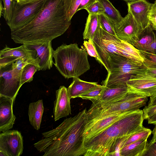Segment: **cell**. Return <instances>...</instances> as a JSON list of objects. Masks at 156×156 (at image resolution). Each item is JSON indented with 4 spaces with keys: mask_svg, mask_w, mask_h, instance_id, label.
<instances>
[{
    "mask_svg": "<svg viewBox=\"0 0 156 156\" xmlns=\"http://www.w3.org/2000/svg\"><path fill=\"white\" fill-rule=\"evenodd\" d=\"M86 108L75 116L64 120L55 128L42 133V138L34 144L44 156H84L86 150L83 135L85 125Z\"/></svg>",
    "mask_w": 156,
    "mask_h": 156,
    "instance_id": "6da1fadb",
    "label": "cell"
},
{
    "mask_svg": "<svg viewBox=\"0 0 156 156\" xmlns=\"http://www.w3.org/2000/svg\"><path fill=\"white\" fill-rule=\"evenodd\" d=\"M71 20L67 17L64 0H46L43 8L30 23L11 31L16 43L52 41L68 29Z\"/></svg>",
    "mask_w": 156,
    "mask_h": 156,
    "instance_id": "7a4b0ae2",
    "label": "cell"
},
{
    "mask_svg": "<svg viewBox=\"0 0 156 156\" xmlns=\"http://www.w3.org/2000/svg\"><path fill=\"white\" fill-rule=\"evenodd\" d=\"M144 119L143 110L129 111L101 133L85 140L84 156L118 155L119 146L143 126Z\"/></svg>",
    "mask_w": 156,
    "mask_h": 156,
    "instance_id": "3957f363",
    "label": "cell"
},
{
    "mask_svg": "<svg viewBox=\"0 0 156 156\" xmlns=\"http://www.w3.org/2000/svg\"><path fill=\"white\" fill-rule=\"evenodd\" d=\"M88 54L76 43L63 44L54 51V64L65 78L78 77L90 69Z\"/></svg>",
    "mask_w": 156,
    "mask_h": 156,
    "instance_id": "277c9868",
    "label": "cell"
},
{
    "mask_svg": "<svg viewBox=\"0 0 156 156\" xmlns=\"http://www.w3.org/2000/svg\"><path fill=\"white\" fill-rule=\"evenodd\" d=\"M147 97L129 92L118 101L101 105H91L87 111L86 123L116 113L138 110L146 105Z\"/></svg>",
    "mask_w": 156,
    "mask_h": 156,
    "instance_id": "5b68a950",
    "label": "cell"
},
{
    "mask_svg": "<svg viewBox=\"0 0 156 156\" xmlns=\"http://www.w3.org/2000/svg\"><path fill=\"white\" fill-rule=\"evenodd\" d=\"M109 61L110 73L101 83L107 87L126 84L131 75L146 67L143 63L117 54H110Z\"/></svg>",
    "mask_w": 156,
    "mask_h": 156,
    "instance_id": "8992f818",
    "label": "cell"
},
{
    "mask_svg": "<svg viewBox=\"0 0 156 156\" xmlns=\"http://www.w3.org/2000/svg\"><path fill=\"white\" fill-rule=\"evenodd\" d=\"M45 1L23 4L16 2L10 20L6 22L11 30L21 27L33 21L43 8Z\"/></svg>",
    "mask_w": 156,
    "mask_h": 156,
    "instance_id": "52a82bcc",
    "label": "cell"
},
{
    "mask_svg": "<svg viewBox=\"0 0 156 156\" xmlns=\"http://www.w3.org/2000/svg\"><path fill=\"white\" fill-rule=\"evenodd\" d=\"M120 39L117 37L107 32L100 26L93 39L98 53L104 62L108 74L110 72L109 55H120L118 44Z\"/></svg>",
    "mask_w": 156,
    "mask_h": 156,
    "instance_id": "ba28073f",
    "label": "cell"
},
{
    "mask_svg": "<svg viewBox=\"0 0 156 156\" xmlns=\"http://www.w3.org/2000/svg\"><path fill=\"white\" fill-rule=\"evenodd\" d=\"M12 63L0 67V96L9 98L14 102L22 86L21 73Z\"/></svg>",
    "mask_w": 156,
    "mask_h": 156,
    "instance_id": "9c48e42d",
    "label": "cell"
},
{
    "mask_svg": "<svg viewBox=\"0 0 156 156\" xmlns=\"http://www.w3.org/2000/svg\"><path fill=\"white\" fill-rule=\"evenodd\" d=\"M28 49L32 58L38 71L50 69L54 63L53 61L54 50L51 41L28 42L23 44Z\"/></svg>",
    "mask_w": 156,
    "mask_h": 156,
    "instance_id": "30bf717a",
    "label": "cell"
},
{
    "mask_svg": "<svg viewBox=\"0 0 156 156\" xmlns=\"http://www.w3.org/2000/svg\"><path fill=\"white\" fill-rule=\"evenodd\" d=\"M23 149V139L17 130H8L0 134V156H20Z\"/></svg>",
    "mask_w": 156,
    "mask_h": 156,
    "instance_id": "8fae6325",
    "label": "cell"
},
{
    "mask_svg": "<svg viewBox=\"0 0 156 156\" xmlns=\"http://www.w3.org/2000/svg\"><path fill=\"white\" fill-rule=\"evenodd\" d=\"M114 27L118 38L133 46L143 30L129 12L119 23L114 25Z\"/></svg>",
    "mask_w": 156,
    "mask_h": 156,
    "instance_id": "7c38bea8",
    "label": "cell"
},
{
    "mask_svg": "<svg viewBox=\"0 0 156 156\" xmlns=\"http://www.w3.org/2000/svg\"><path fill=\"white\" fill-rule=\"evenodd\" d=\"M126 84L129 92L147 97L156 95V78L132 75Z\"/></svg>",
    "mask_w": 156,
    "mask_h": 156,
    "instance_id": "4fadbf2b",
    "label": "cell"
},
{
    "mask_svg": "<svg viewBox=\"0 0 156 156\" xmlns=\"http://www.w3.org/2000/svg\"><path fill=\"white\" fill-rule=\"evenodd\" d=\"M152 4L146 0L127 3L128 12L132 15L142 30L150 23L149 15Z\"/></svg>",
    "mask_w": 156,
    "mask_h": 156,
    "instance_id": "5bb4252c",
    "label": "cell"
},
{
    "mask_svg": "<svg viewBox=\"0 0 156 156\" xmlns=\"http://www.w3.org/2000/svg\"><path fill=\"white\" fill-rule=\"evenodd\" d=\"M20 58L28 61L36 65L30 51L24 44L15 48H9L6 45L0 51V67L12 63Z\"/></svg>",
    "mask_w": 156,
    "mask_h": 156,
    "instance_id": "9a60e30c",
    "label": "cell"
},
{
    "mask_svg": "<svg viewBox=\"0 0 156 156\" xmlns=\"http://www.w3.org/2000/svg\"><path fill=\"white\" fill-rule=\"evenodd\" d=\"M55 96L53 113L55 121H56L71 114V99L68 94L67 88L64 86H60L56 91Z\"/></svg>",
    "mask_w": 156,
    "mask_h": 156,
    "instance_id": "2e32d148",
    "label": "cell"
},
{
    "mask_svg": "<svg viewBox=\"0 0 156 156\" xmlns=\"http://www.w3.org/2000/svg\"><path fill=\"white\" fill-rule=\"evenodd\" d=\"M14 102L12 99L0 96V132H4L12 128L16 119L13 112Z\"/></svg>",
    "mask_w": 156,
    "mask_h": 156,
    "instance_id": "e0dca14e",
    "label": "cell"
},
{
    "mask_svg": "<svg viewBox=\"0 0 156 156\" xmlns=\"http://www.w3.org/2000/svg\"><path fill=\"white\" fill-rule=\"evenodd\" d=\"M129 92L126 84L115 87H106L102 95L98 99L91 101L92 102L91 105H101L118 101Z\"/></svg>",
    "mask_w": 156,
    "mask_h": 156,
    "instance_id": "ac0fdd59",
    "label": "cell"
},
{
    "mask_svg": "<svg viewBox=\"0 0 156 156\" xmlns=\"http://www.w3.org/2000/svg\"><path fill=\"white\" fill-rule=\"evenodd\" d=\"M96 82H89L83 80L78 77L73 78V81L67 88L68 94L70 99L79 96L98 86Z\"/></svg>",
    "mask_w": 156,
    "mask_h": 156,
    "instance_id": "d6986e66",
    "label": "cell"
},
{
    "mask_svg": "<svg viewBox=\"0 0 156 156\" xmlns=\"http://www.w3.org/2000/svg\"><path fill=\"white\" fill-rule=\"evenodd\" d=\"M44 110L42 100L29 104L28 111L29 120L31 125L37 130L40 128Z\"/></svg>",
    "mask_w": 156,
    "mask_h": 156,
    "instance_id": "ffe728a7",
    "label": "cell"
},
{
    "mask_svg": "<svg viewBox=\"0 0 156 156\" xmlns=\"http://www.w3.org/2000/svg\"><path fill=\"white\" fill-rule=\"evenodd\" d=\"M118 46L120 55L134 61L143 63L144 59L139 50L134 46L126 41L120 40Z\"/></svg>",
    "mask_w": 156,
    "mask_h": 156,
    "instance_id": "44dd1931",
    "label": "cell"
},
{
    "mask_svg": "<svg viewBox=\"0 0 156 156\" xmlns=\"http://www.w3.org/2000/svg\"><path fill=\"white\" fill-rule=\"evenodd\" d=\"M147 139H141L123 147L120 150V156H141L146 147Z\"/></svg>",
    "mask_w": 156,
    "mask_h": 156,
    "instance_id": "7402d4cb",
    "label": "cell"
},
{
    "mask_svg": "<svg viewBox=\"0 0 156 156\" xmlns=\"http://www.w3.org/2000/svg\"><path fill=\"white\" fill-rule=\"evenodd\" d=\"M99 26L98 14H89L83 33V39L93 40Z\"/></svg>",
    "mask_w": 156,
    "mask_h": 156,
    "instance_id": "603a6c76",
    "label": "cell"
},
{
    "mask_svg": "<svg viewBox=\"0 0 156 156\" xmlns=\"http://www.w3.org/2000/svg\"><path fill=\"white\" fill-rule=\"evenodd\" d=\"M154 30L150 23L142 31L133 46L140 50L143 47L151 43L156 37Z\"/></svg>",
    "mask_w": 156,
    "mask_h": 156,
    "instance_id": "cb8c5ba5",
    "label": "cell"
},
{
    "mask_svg": "<svg viewBox=\"0 0 156 156\" xmlns=\"http://www.w3.org/2000/svg\"><path fill=\"white\" fill-rule=\"evenodd\" d=\"M102 4L104 9L103 14L109 19L114 25L119 23L123 17L119 12L113 5L109 0H98Z\"/></svg>",
    "mask_w": 156,
    "mask_h": 156,
    "instance_id": "d4e9b609",
    "label": "cell"
},
{
    "mask_svg": "<svg viewBox=\"0 0 156 156\" xmlns=\"http://www.w3.org/2000/svg\"><path fill=\"white\" fill-rule=\"evenodd\" d=\"M38 71V67L31 64H26L23 68L21 73V82L22 85L25 83L30 82L33 79V76L35 73Z\"/></svg>",
    "mask_w": 156,
    "mask_h": 156,
    "instance_id": "484cf974",
    "label": "cell"
},
{
    "mask_svg": "<svg viewBox=\"0 0 156 156\" xmlns=\"http://www.w3.org/2000/svg\"><path fill=\"white\" fill-rule=\"evenodd\" d=\"M151 132L152 131L150 129L143 126L140 129L132 134L126 140L122 148L140 140L147 139Z\"/></svg>",
    "mask_w": 156,
    "mask_h": 156,
    "instance_id": "4316f807",
    "label": "cell"
},
{
    "mask_svg": "<svg viewBox=\"0 0 156 156\" xmlns=\"http://www.w3.org/2000/svg\"><path fill=\"white\" fill-rule=\"evenodd\" d=\"M105 87L99 84L87 92L80 95L78 98L91 101L98 99L102 95Z\"/></svg>",
    "mask_w": 156,
    "mask_h": 156,
    "instance_id": "83f0119b",
    "label": "cell"
},
{
    "mask_svg": "<svg viewBox=\"0 0 156 156\" xmlns=\"http://www.w3.org/2000/svg\"><path fill=\"white\" fill-rule=\"evenodd\" d=\"M82 0H64L66 16L69 20L76 12Z\"/></svg>",
    "mask_w": 156,
    "mask_h": 156,
    "instance_id": "f1b7e54d",
    "label": "cell"
},
{
    "mask_svg": "<svg viewBox=\"0 0 156 156\" xmlns=\"http://www.w3.org/2000/svg\"><path fill=\"white\" fill-rule=\"evenodd\" d=\"M98 16L100 26L109 34L117 37L112 22L103 13L98 14Z\"/></svg>",
    "mask_w": 156,
    "mask_h": 156,
    "instance_id": "f546056e",
    "label": "cell"
},
{
    "mask_svg": "<svg viewBox=\"0 0 156 156\" xmlns=\"http://www.w3.org/2000/svg\"><path fill=\"white\" fill-rule=\"evenodd\" d=\"M83 45L86 48L88 54L91 57H94L97 61L105 68V65L99 56L92 39L84 41Z\"/></svg>",
    "mask_w": 156,
    "mask_h": 156,
    "instance_id": "4dcf8cb0",
    "label": "cell"
},
{
    "mask_svg": "<svg viewBox=\"0 0 156 156\" xmlns=\"http://www.w3.org/2000/svg\"><path fill=\"white\" fill-rule=\"evenodd\" d=\"M3 2L4 9L2 13L6 22L10 20L16 5V0H1Z\"/></svg>",
    "mask_w": 156,
    "mask_h": 156,
    "instance_id": "1f68e13d",
    "label": "cell"
},
{
    "mask_svg": "<svg viewBox=\"0 0 156 156\" xmlns=\"http://www.w3.org/2000/svg\"><path fill=\"white\" fill-rule=\"evenodd\" d=\"M144 59L143 64L146 67L156 68V54L140 50Z\"/></svg>",
    "mask_w": 156,
    "mask_h": 156,
    "instance_id": "d6a6232c",
    "label": "cell"
},
{
    "mask_svg": "<svg viewBox=\"0 0 156 156\" xmlns=\"http://www.w3.org/2000/svg\"><path fill=\"white\" fill-rule=\"evenodd\" d=\"M89 14H100L104 12V8L98 0L85 9Z\"/></svg>",
    "mask_w": 156,
    "mask_h": 156,
    "instance_id": "836d02e7",
    "label": "cell"
},
{
    "mask_svg": "<svg viewBox=\"0 0 156 156\" xmlns=\"http://www.w3.org/2000/svg\"><path fill=\"white\" fill-rule=\"evenodd\" d=\"M133 75L156 78V68L145 67L140 69L136 73Z\"/></svg>",
    "mask_w": 156,
    "mask_h": 156,
    "instance_id": "e575fe53",
    "label": "cell"
},
{
    "mask_svg": "<svg viewBox=\"0 0 156 156\" xmlns=\"http://www.w3.org/2000/svg\"><path fill=\"white\" fill-rule=\"evenodd\" d=\"M141 156H156V142H147Z\"/></svg>",
    "mask_w": 156,
    "mask_h": 156,
    "instance_id": "d590c367",
    "label": "cell"
},
{
    "mask_svg": "<svg viewBox=\"0 0 156 156\" xmlns=\"http://www.w3.org/2000/svg\"><path fill=\"white\" fill-rule=\"evenodd\" d=\"M149 19L152 27L156 26V1L152 4L149 15Z\"/></svg>",
    "mask_w": 156,
    "mask_h": 156,
    "instance_id": "8d00e7d4",
    "label": "cell"
},
{
    "mask_svg": "<svg viewBox=\"0 0 156 156\" xmlns=\"http://www.w3.org/2000/svg\"><path fill=\"white\" fill-rule=\"evenodd\" d=\"M155 39L153 42L150 44L146 46L140 50L156 54V34Z\"/></svg>",
    "mask_w": 156,
    "mask_h": 156,
    "instance_id": "74e56055",
    "label": "cell"
},
{
    "mask_svg": "<svg viewBox=\"0 0 156 156\" xmlns=\"http://www.w3.org/2000/svg\"><path fill=\"white\" fill-rule=\"evenodd\" d=\"M144 119H147L155 113H156V105L146 107L143 109Z\"/></svg>",
    "mask_w": 156,
    "mask_h": 156,
    "instance_id": "f35d334b",
    "label": "cell"
},
{
    "mask_svg": "<svg viewBox=\"0 0 156 156\" xmlns=\"http://www.w3.org/2000/svg\"><path fill=\"white\" fill-rule=\"evenodd\" d=\"M97 1L98 0H82L76 12L83 9H85Z\"/></svg>",
    "mask_w": 156,
    "mask_h": 156,
    "instance_id": "ab89813d",
    "label": "cell"
},
{
    "mask_svg": "<svg viewBox=\"0 0 156 156\" xmlns=\"http://www.w3.org/2000/svg\"><path fill=\"white\" fill-rule=\"evenodd\" d=\"M156 105V95L150 97L148 105L145 107H149Z\"/></svg>",
    "mask_w": 156,
    "mask_h": 156,
    "instance_id": "60d3db41",
    "label": "cell"
},
{
    "mask_svg": "<svg viewBox=\"0 0 156 156\" xmlns=\"http://www.w3.org/2000/svg\"><path fill=\"white\" fill-rule=\"evenodd\" d=\"M147 119L148 124L156 125V113L148 118Z\"/></svg>",
    "mask_w": 156,
    "mask_h": 156,
    "instance_id": "b9f144b4",
    "label": "cell"
},
{
    "mask_svg": "<svg viewBox=\"0 0 156 156\" xmlns=\"http://www.w3.org/2000/svg\"><path fill=\"white\" fill-rule=\"evenodd\" d=\"M16 2L19 4H23L34 2L41 0H16Z\"/></svg>",
    "mask_w": 156,
    "mask_h": 156,
    "instance_id": "7bdbcfd3",
    "label": "cell"
},
{
    "mask_svg": "<svg viewBox=\"0 0 156 156\" xmlns=\"http://www.w3.org/2000/svg\"><path fill=\"white\" fill-rule=\"evenodd\" d=\"M151 134L153 135L152 139L150 141V142H156V126H155L152 131Z\"/></svg>",
    "mask_w": 156,
    "mask_h": 156,
    "instance_id": "ee69618b",
    "label": "cell"
},
{
    "mask_svg": "<svg viewBox=\"0 0 156 156\" xmlns=\"http://www.w3.org/2000/svg\"><path fill=\"white\" fill-rule=\"evenodd\" d=\"M0 16L2 15V14L4 8L3 7L2 5V0H0Z\"/></svg>",
    "mask_w": 156,
    "mask_h": 156,
    "instance_id": "f6af8a7d",
    "label": "cell"
},
{
    "mask_svg": "<svg viewBox=\"0 0 156 156\" xmlns=\"http://www.w3.org/2000/svg\"><path fill=\"white\" fill-rule=\"evenodd\" d=\"M124 1H125V2H126L127 3L130 2H133V1H137L138 0H122Z\"/></svg>",
    "mask_w": 156,
    "mask_h": 156,
    "instance_id": "bcb514c9",
    "label": "cell"
},
{
    "mask_svg": "<svg viewBox=\"0 0 156 156\" xmlns=\"http://www.w3.org/2000/svg\"><path fill=\"white\" fill-rule=\"evenodd\" d=\"M152 27L153 28V29H154V30H156V26H153V27Z\"/></svg>",
    "mask_w": 156,
    "mask_h": 156,
    "instance_id": "7dc6e473",
    "label": "cell"
},
{
    "mask_svg": "<svg viewBox=\"0 0 156 156\" xmlns=\"http://www.w3.org/2000/svg\"><path fill=\"white\" fill-rule=\"evenodd\" d=\"M155 1H156V0H155Z\"/></svg>",
    "mask_w": 156,
    "mask_h": 156,
    "instance_id": "c3c4849f",
    "label": "cell"
}]
</instances>
